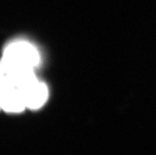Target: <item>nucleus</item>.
<instances>
[{"instance_id": "nucleus-2", "label": "nucleus", "mask_w": 156, "mask_h": 155, "mask_svg": "<svg viewBox=\"0 0 156 155\" xmlns=\"http://www.w3.org/2000/svg\"><path fill=\"white\" fill-rule=\"evenodd\" d=\"M23 94L26 108L37 109L41 108L47 100L48 88L45 85L37 80L21 91Z\"/></svg>"}, {"instance_id": "nucleus-1", "label": "nucleus", "mask_w": 156, "mask_h": 155, "mask_svg": "<svg viewBox=\"0 0 156 155\" xmlns=\"http://www.w3.org/2000/svg\"><path fill=\"white\" fill-rule=\"evenodd\" d=\"M39 62L40 55L36 48L29 42L19 41L5 48L0 64L8 68L34 70Z\"/></svg>"}, {"instance_id": "nucleus-4", "label": "nucleus", "mask_w": 156, "mask_h": 155, "mask_svg": "<svg viewBox=\"0 0 156 155\" xmlns=\"http://www.w3.org/2000/svg\"><path fill=\"white\" fill-rule=\"evenodd\" d=\"M0 108H1V102H0Z\"/></svg>"}, {"instance_id": "nucleus-3", "label": "nucleus", "mask_w": 156, "mask_h": 155, "mask_svg": "<svg viewBox=\"0 0 156 155\" xmlns=\"http://www.w3.org/2000/svg\"><path fill=\"white\" fill-rule=\"evenodd\" d=\"M1 109L7 112H20L26 108L22 93L18 89H11L0 94Z\"/></svg>"}]
</instances>
